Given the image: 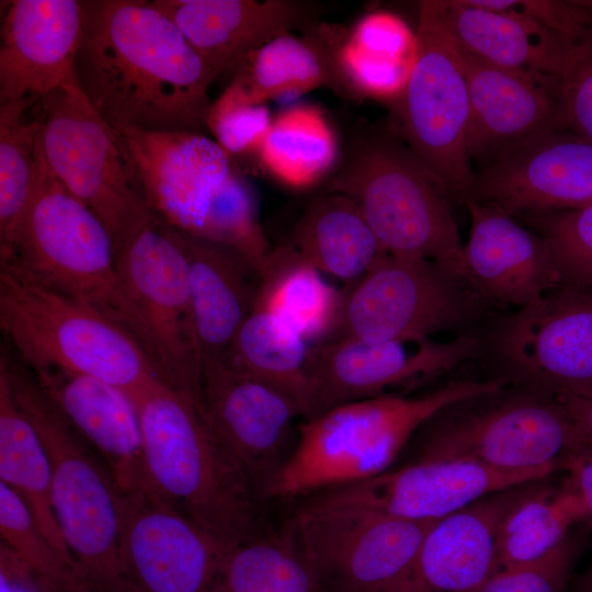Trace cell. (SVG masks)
<instances>
[{"label": "cell", "mask_w": 592, "mask_h": 592, "mask_svg": "<svg viewBox=\"0 0 592 592\" xmlns=\"http://www.w3.org/2000/svg\"><path fill=\"white\" fill-rule=\"evenodd\" d=\"M77 79L113 127L193 132L206 127L216 79L163 13L144 0H80Z\"/></svg>", "instance_id": "obj_1"}, {"label": "cell", "mask_w": 592, "mask_h": 592, "mask_svg": "<svg viewBox=\"0 0 592 592\" xmlns=\"http://www.w3.org/2000/svg\"><path fill=\"white\" fill-rule=\"evenodd\" d=\"M509 385L500 375L456 379L426 394L356 400L303 420L295 449L267 497L315 496L378 476L391 468L410 439L432 418Z\"/></svg>", "instance_id": "obj_2"}, {"label": "cell", "mask_w": 592, "mask_h": 592, "mask_svg": "<svg viewBox=\"0 0 592 592\" xmlns=\"http://www.w3.org/2000/svg\"><path fill=\"white\" fill-rule=\"evenodd\" d=\"M130 397L156 492L230 547L257 537L259 500L210 428L201 401L162 380Z\"/></svg>", "instance_id": "obj_3"}, {"label": "cell", "mask_w": 592, "mask_h": 592, "mask_svg": "<svg viewBox=\"0 0 592 592\" xmlns=\"http://www.w3.org/2000/svg\"><path fill=\"white\" fill-rule=\"evenodd\" d=\"M148 207L170 226L228 246L262 273L272 249L253 192L231 157L201 133L114 127Z\"/></svg>", "instance_id": "obj_4"}, {"label": "cell", "mask_w": 592, "mask_h": 592, "mask_svg": "<svg viewBox=\"0 0 592 592\" xmlns=\"http://www.w3.org/2000/svg\"><path fill=\"white\" fill-rule=\"evenodd\" d=\"M0 255L2 263L101 312L135 337L117 275L114 240L100 218L53 173L43 155L42 135L29 200L0 237Z\"/></svg>", "instance_id": "obj_5"}, {"label": "cell", "mask_w": 592, "mask_h": 592, "mask_svg": "<svg viewBox=\"0 0 592 592\" xmlns=\"http://www.w3.org/2000/svg\"><path fill=\"white\" fill-rule=\"evenodd\" d=\"M0 365L47 451L55 515L79 576L92 592H130L119 556L121 492L111 473L29 367L7 351Z\"/></svg>", "instance_id": "obj_6"}, {"label": "cell", "mask_w": 592, "mask_h": 592, "mask_svg": "<svg viewBox=\"0 0 592 592\" xmlns=\"http://www.w3.org/2000/svg\"><path fill=\"white\" fill-rule=\"evenodd\" d=\"M326 187L357 204L387 253L433 260L465 276L455 202L392 130L360 137Z\"/></svg>", "instance_id": "obj_7"}, {"label": "cell", "mask_w": 592, "mask_h": 592, "mask_svg": "<svg viewBox=\"0 0 592 592\" xmlns=\"http://www.w3.org/2000/svg\"><path fill=\"white\" fill-rule=\"evenodd\" d=\"M0 326L18 360L32 372L91 376L130 396L162 380L144 346L125 328L2 262Z\"/></svg>", "instance_id": "obj_8"}, {"label": "cell", "mask_w": 592, "mask_h": 592, "mask_svg": "<svg viewBox=\"0 0 592 592\" xmlns=\"http://www.w3.org/2000/svg\"><path fill=\"white\" fill-rule=\"evenodd\" d=\"M114 247L136 339L169 387L201 401L189 266L173 227L147 208L121 231Z\"/></svg>", "instance_id": "obj_9"}, {"label": "cell", "mask_w": 592, "mask_h": 592, "mask_svg": "<svg viewBox=\"0 0 592 592\" xmlns=\"http://www.w3.org/2000/svg\"><path fill=\"white\" fill-rule=\"evenodd\" d=\"M424 428L415 458L468 462L503 471L561 469L577 446L561 405L546 392L514 384L455 405Z\"/></svg>", "instance_id": "obj_10"}, {"label": "cell", "mask_w": 592, "mask_h": 592, "mask_svg": "<svg viewBox=\"0 0 592 592\" xmlns=\"http://www.w3.org/2000/svg\"><path fill=\"white\" fill-rule=\"evenodd\" d=\"M418 53L401 96L389 106L397 134L444 185L465 203L475 177L468 149L470 101L462 52L449 33L442 0L419 2Z\"/></svg>", "instance_id": "obj_11"}, {"label": "cell", "mask_w": 592, "mask_h": 592, "mask_svg": "<svg viewBox=\"0 0 592 592\" xmlns=\"http://www.w3.org/2000/svg\"><path fill=\"white\" fill-rule=\"evenodd\" d=\"M489 304L469 281L433 260L384 253L350 288L328 341H420L474 332Z\"/></svg>", "instance_id": "obj_12"}, {"label": "cell", "mask_w": 592, "mask_h": 592, "mask_svg": "<svg viewBox=\"0 0 592 592\" xmlns=\"http://www.w3.org/2000/svg\"><path fill=\"white\" fill-rule=\"evenodd\" d=\"M37 105L48 167L114 240L149 208L136 166L117 132L92 106L78 81L39 98Z\"/></svg>", "instance_id": "obj_13"}, {"label": "cell", "mask_w": 592, "mask_h": 592, "mask_svg": "<svg viewBox=\"0 0 592 592\" xmlns=\"http://www.w3.org/2000/svg\"><path fill=\"white\" fill-rule=\"evenodd\" d=\"M435 522L308 501L288 531L321 592H394Z\"/></svg>", "instance_id": "obj_14"}, {"label": "cell", "mask_w": 592, "mask_h": 592, "mask_svg": "<svg viewBox=\"0 0 592 592\" xmlns=\"http://www.w3.org/2000/svg\"><path fill=\"white\" fill-rule=\"evenodd\" d=\"M483 339L514 385L553 397L592 388V289L555 288L498 318Z\"/></svg>", "instance_id": "obj_15"}, {"label": "cell", "mask_w": 592, "mask_h": 592, "mask_svg": "<svg viewBox=\"0 0 592 592\" xmlns=\"http://www.w3.org/2000/svg\"><path fill=\"white\" fill-rule=\"evenodd\" d=\"M483 351V337L476 332L447 341H327L314 348L312 418L346 402L409 395Z\"/></svg>", "instance_id": "obj_16"}, {"label": "cell", "mask_w": 592, "mask_h": 592, "mask_svg": "<svg viewBox=\"0 0 592 592\" xmlns=\"http://www.w3.org/2000/svg\"><path fill=\"white\" fill-rule=\"evenodd\" d=\"M231 548L157 492H121L119 556L130 592H212Z\"/></svg>", "instance_id": "obj_17"}, {"label": "cell", "mask_w": 592, "mask_h": 592, "mask_svg": "<svg viewBox=\"0 0 592 592\" xmlns=\"http://www.w3.org/2000/svg\"><path fill=\"white\" fill-rule=\"evenodd\" d=\"M201 403L226 451L257 497L269 490L291 458L301 413L283 391L218 363L202 371Z\"/></svg>", "instance_id": "obj_18"}, {"label": "cell", "mask_w": 592, "mask_h": 592, "mask_svg": "<svg viewBox=\"0 0 592 592\" xmlns=\"http://www.w3.org/2000/svg\"><path fill=\"white\" fill-rule=\"evenodd\" d=\"M550 468L503 471L468 462L413 458L367 480L312 496L310 501L437 521L497 492L544 480Z\"/></svg>", "instance_id": "obj_19"}, {"label": "cell", "mask_w": 592, "mask_h": 592, "mask_svg": "<svg viewBox=\"0 0 592 592\" xmlns=\"http://www.w3.org/2000/svg\"><path fill=\"white\" fill-rule=\"evenodd\" d=\"M469 198L516 219L589 204L592 143L570 129L543 134L475 173Z\"/></svg>", "instance_id": "obj_20"}, {"label": "cell", "mask_w": 592, "mask_h": 592, "mask_svg": "<svg viewBox=\"0 0 592 592\" xmlns=\"http://www.w3.org/2000/svg\"><path fill=\"white\" fill-rule=\"evenodd\" d=\"M460 52L470 101L471 160L486 167L543 134L567 129L560 78L496 67Z\"/></svg>", "instance_id": "obj_21"}, {"label": "cell", "mask_w": 592, "mask_h": 592, "mask_svg": "<svg viewBox=\"0 0 592 592\" xmlns=\"http://www.w3.org/2000/svg\"><path fill=\"white\" fill-rule=\"evenodd\" d=\"M82 32L78 0H14L4 14L0 102L45 96L78 81Z\"/></svg>", "instance_id": "obj_22"}, {"label": "cell", "mask_w": 592, "mask_h": 592, "mask_svg": "<svg viewBox=\"0 0 592 592\" xmlns=\"http://www.w3.org/2000/svg\"><path fill=\"white\" fill-rule=\"evenodd\" d=\"M217 78L235 73L271 39L307 30L316 5L295 0H153Z\"/></svg>", "instance_id": "obj_23"}, {"label": "cell", "mask_w": 592, "mask_h": 592, "mask_svg": "<svg viewBox=\"0 0 592 592\" xmlns=\"http://www.w3.org/2000/svg\"><path fill=\"white\" fill-rule=\"evenodd\" d=\"M465 204L470 216L465 276L489 305L519 309L559 286L538 234L493 206L470 198Z\"/></svg>", "instance_id": "obj_24"}, {"label": "cell", "mask_w": 592, "mask_h": 592, "mask_svg": "<svg viewBox=\"0 0 592 592\" xmlns=\"http://www.w3.org/2000/svg\"><path fill=\"white\" fill-rule=\"evenodd\" d=\"M32 373L72 428L101 456L119 492H156L130 395L91 376L60 371Z\"/></svg>", "instance_id": "obj_25"}, {"label": "cell", "mask_w": 592, "mask_h": 592, "mask_svg": "<svg viewBox=\"0 0 592 592\" xmlns=\"http://www.w3.org/2000/svg\"><path fill=\"white\" fill-rule=\"evenodd\" d=\"M528 485L487 496L436 521L394 592H481L492 571L499 525Z\"/></svg>", "instance_id": "obj_26"}, {"label": "cell", "mask_w": 592, "mask_h": 592, "mask_svg": "<svg viewBox=\"0 0 592 592\" xmlns=\"http://www.w3.org/2000/svg\"><path fill=\"white\" fill-rule=\"evenodd\" d=\"M189 266L193 342L202 371L223 361L251 314L260 276L235 249L174 228Z\"/></svg>", "instance_id": "obj_27"}, {"label": "cell", "mask_w": 592, "mask_h": 592, "mask_svg": "<svg viewBox=\"0 0 592 592\" xmlns=\"http://www.w3.org/2000/svg\"><path fill=\"white\" fill-rule=\"evenodd\" d=\"M442 12L464 52L509 70L560 78L576 45L524 15L483 8L473 0H442Z\"/></svg>", "instance_id": "obj_28"}, {"label": "cell", "mask_w": 592, "mask_h": 592, "mask_svg": "<svg viewBox=\"0 0 592 592\" xmlns=\"http://www.w3.org/2000/svg\"><path fill=\"white\" fill-rule=\"evenodd\" d=\"M344 35L338 27L317 23L301 36L280 35L243 61L229 87L253 103L318 88L342 93L335 56Z\"/></svg>", "instance_id": "obj_29"}, {"label": "cell", "mask_w": 592, "mask_h": 592, "mask_svg": "<svg viewBox=\"0 0 592 592\" xmlns=\"http://www.w3.org/2000/svg\"><path fill=\"white\" fill-rule=\"evenodd\" d=\"M417 53V34L400 16L387 11L365 14L337 50L343 94L395 103L406 89Z\"/></svg>", "instance_id": "obj_30"}, {"label": "cell", "mask_w": 592, "mask_h": 592, "mask_svg": "<svg viewBox=\"0 0 592 592\" xmlns=\"http://www.w3.org/2000/svg\"><path fill=\"white\" fill-rule=\"evenodd\" d=\"M288 246L322 274L341 280L344 289L387 253L357 204L334 192L310 202L295 225Z\"/></svg>", "instance_id": "obj_31"}, {"label": "cell", "mask_w": 592, "mask_h": 592, "mask_svg": "<svg viewBox=\"0 0 592 592\" xmlns=\"http://www.w3.org/2000/svg\"><path fill=\"white\" fill-rule=\"evenodd\" d=\"M220 363L286 394L303 420L312 418L314 349L283 320L253 307Z\"/></svg>", "instance_id": "obj_32"}, {"label": "cell", "mask_w": 592, "mask_h": 592, "mask_svg": "<svg viewBox=\"0 0 592 592\" xmlns=\"http://www.w3.org/2000/svg\"><path fill=\"white\" fill-rule=\"evenodd\" d=\"M343 298L344 289L329 284L321 272L286 244L272 250L254 307L273 314L309 343L332 337Z\"/></svg>", "instance_id": "obj_33"}, {"label": "cell", "mask_w": 592, "mask_h": 592, "mask_svg": "<svg viewBox=\"0 0 592 592\" xmlns=\"http://www.w3.org/2000/svg\"><path fill=\"white\" fill-rule=\"evenodd\" d=\"M0 480L24 501L49 542L75 563L55 515L47 451L35 426L16 403L1 365Z\"/></svg>", "instance_id": "obj_34"}, {"label": "cell", "mask_w": 592, "mask_h": 592, "mask_svg": "<svg viewBox=\"0 0 592 592\" xmlns=\"http://www.w3.org/2000/svg\"><path fill=\"white\" fill-rule=\"evenodd\" d=\"M544 480L530 483L502 519L491 572L543 558L573 526L587 524L577 496L565 483L556 489Z\"/></svg>", "instance_id": "obj_35"}, {"label": "cell", "mask_w": 592, "mask_h": 592, "mask_svg": "<svg viewBox=\"0 0 592 592\" xmlns=\"http://www.w3.org/2000/svg\"><path fill=\"white\" fill-rule=\"evenodd\" d=\"M262 167L293 189H308L326 178L338 156L333 129L316 106L281 112L257 151Z\"/></svg>", "instance_id": "obj_36"}, {"label": "cell", "mask_w": 592, "mask_h": 592, "mask_svg": "<svg viewBox=\"0 0 592 592\" xmlns=\"http://www.w3.org/2000/svg\"><path fill=\"white\" fill-rule=\"evenodd\" d=\"M232 547L212 592H321L289 531Z\"/></svg>", "instance_id": "obj_37"}, {"label": "cell", "mask_w": 592, "mask_h": 592, "mask_svg": "<svg viewBox=\"0 0 592 592\" xmlns=\"http://www.w3.org/2000/svg\"><path fill=\"white\" fill-rule=\"evenodd\" d=\"M36 98L0 102V237L24 208L42 135Z\"/></svg>", "instance_id": "obj_38"}, {"label": "cell", "mask_w": 592, "mask_h": 592, "mask_svg": "<svg viewBox=\"0 0 592 592\" xmlns=\"http://www.w3.org/2000/svg\"><path fill=\"white\" fill-rule=\"evenodd\" d=\"M1 547L36 582L60 592L90 590L76 565L55 547L24 501L0 482Z\"/></svg>", "instance_id": "obj_39"}, {"label": "cell", "mask_w": 592, "mask_h": 592, "mask_svg": "<svg viewBox=\"0 0 592 592\" xmlns=\"http://www.w3.org/2000/svg\"><path fill=\"white\" fill-rule=\"evenodd\" d=\"M520 221L544 240L558 274V287L592 289V202Z\"/></svg>", "instance_id": "obj_40"}, {"label": "cell", "mask_w": 592, "mask_h": 592, "mask_svg": "<svg viewBox=\"0 0 592 592\" xmlns=\"http://www.w3.org/2000/svg\"><path fill=\"white\" fill-rule=\"evenodd\" d=\"M591 528L581 524L543 558L491 572L481 592H567Z\"/></svg>", "instance_id": "obj_41"}, {"label": "cell", "mask_w": 592, "mask_h": 592, "mask_svg": "<svg viewBox=\"0 0 592 592\" xmlns=\"http://www.w3.org/2000/svg\"><path fill=\"white\" fill-rule=\"evenodd\" d=\"M272 121L265 103L250 102L227 87L212 102L206 127L214 135L215 141L231 157L257 153Z\"/></svg>", "instance_id": "obj_42"}, {"label": "cell", "mask_w": 592, "mask_h": 592, "mask_svg": "<svg viewBox=\"0 0 592 592\" xmlns=\"http://www.w3.org/2000/svg\"><path fill=\"white\" fill-rule=\"evenodd\" d=\"M473 2L483 8L524 15L573 44L592 33V7L588 1L473 0Z\"/></svg>", "instance_id": "obj_43"}, {"label": "cell", "mask_w": 592, "mask_h": 592, "mask_svg": "<svg viewBox=\"0 0 592 592\" xmlns=\"http://www.w3.org/2000/svg\"><path fill=\"white\" fill-rule=\"evenodd\" d=\"M567 129L592 143V33L577 43L560 75Z\"/></svg>", "instance_id": "obj_44"}, {"label": "cell", "mask_w": 592, "mask_h": 592, "mask_svg": "<svg viewBox=\"0 0 592 592\" xmlns=\"http://www.w3.org/2000/svg\"><path fill=\"white\" fill-rule=\"evenodd\" d=\"M565 485L577 496L592 527V446L578 444L563 459Z\"/></svg>", "instance_id": "obj_45"}, {"label": "cell", "mask_w": 592, "mask_h": 592, "mask_svg": "<svg viewBox=\"0 0 592 592\" xmlns=\"http://www.w3.org/2000/svg\"><path fill=\"white\" fill-rule=\"evenodd\" d=\"M554 398L569 417L577 443L592 446V388Z\"/></svg>", "instance_id": "obj_46"}, {"label": "cell", "mask_w": 592, "mask_h": 592, "mask_svg": "<svg viewBox=\"0 0 592 592\" xmlns=\"http://www.w3.org/2000/svg\"><path fill=\"white\" fill-rule=\"evenodd\" d=\"M573 592H592V563L574 579Z\"/></svg>", "instance_id": "obj_47"}, {"label": "cell", "mask_w": 592, "mask_h": 592, "mask_svg": "<svg viewBox=\"0 0 592 592\" xmlns=\"http://www.w3.org/2000/svg\"><path fill=\"white\" fill-rule=\"evenodd\" d=\"M32 581H33V587H34L35 592H60V591H57V590L49 589V588H47V587H45L43 584H39L34 579H32ZM83 592H92V591L87 590V591H83Z\"/></svg>", "instance_id": "obj_48"}]
</instances>
